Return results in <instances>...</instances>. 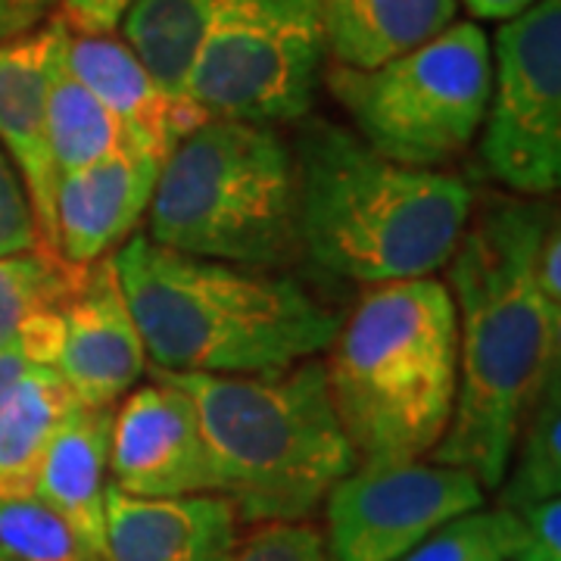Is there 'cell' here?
Instances as JSON below:
<instances>
[{
    "label": "cell",
    "instance_id": "obj_1",
    "mask_svg": "<svg viewBox=\"0 0 561 561\" xmlns=\"http://www.w3.org/2000/svg\"><path fill=\"white\" fill-rule=\"evenodd\" d=\"M552 209L493 197L468 219L446 287L459 324V387L431 461L500 490L527 412L559 375L561 309L537 284V250Z\"/></svg>",
    "mask_w": 561,
    "mask_h": 561
},
{
    "label": "cell",
    "instance_id": "obj_2",
    "mask_svg": "<svg viewBox=\"0 0 561 561\" xmlns=\"http://www.w3.org/2000/svg\"><path fill=\"white\" fill-rule=\"evenodd\" d=\"M113 265L160 371L275 375L328 353L341 331V312L275 268L187 256L144 231Z\"/></svg>",
    "mask_w": 561,
    "mask_h": 561
},
{
    "label": "cell",
    "instance_id": "obj_3",
    "mask_svg": "<svg viewBox=\"0 0 561 561\" xmlns=\"http://www.w3.org/2000/svg\"><path fill=\"white\" fill-rule=\"evenodd\" d=\"M297 165L300 250L334 278L375 287L446 268L474 209L459 175L387 160L334 122L300 119Z\"/></svg>",
    "mask_w": 561,
    "mask_h": 561
},
{
    "label": "cell",
    "instance_id": "obj_4",
    "mask_svg": "<svg viewBox=\"0 0 561 561\" xmlns=\"http://www.w3.org/2000/svg\"><path fill=\"white\" fill-rule=\"evenodd\" d=\"M324 378L359 465L431 456L459 387V324L446 280L365 287L328 346Z\"/></svg>",
    "mask_w": 561,
    "mask_h": 561
},
{
    "label": "cell",
    "instance_id": "obj_5",
    "mask_svg": "<svg viewBox=\"0 0 561 561\" xmlns=\"http://www.w3.org/2000/svg\"><path fill=\"white\" fill-rule=\"evenodd\" d=\"M162 375L194 402L216 493L243 522H306L359 468L321 359L275 375Z\"/></svg>",
    "mask_w": 561,
    "mask_h": 561
},
{
    "label": "cell",
    "instance_id": "obj_6",
    "mask_svg": "<svg viewBox=\"0 0 561 561\" xmlns=\"http://www.w3.org/2000/svg\"><path fill=\"white\" fill-rule=\"evenodd\" d=\"M144 234L201 260L294 265L302 250L290 144L275 125L206 119L162 160Z\"/></svg>",
    "mask_w": 561,
    "mask_h": 561
},
{
    "label": "cell",
    "instance_id": "obj_7",
    "mask_svg": "<svg viewBox=\"0 0 561 561\" xmlns=\"http://www.w3.org/2000/svg\"><path fill=\"white\" fill-rule=\"evenodd\" d=\"M321 81L371 150L402 165L437 169L461 157L481 131L493 54L478 22H453L375 69L331 62Z\"/></svg>",
    "mask_w": 561,
    "mask_h": 561
},
{
    "label": "cell",
    "instance_id": "obj_8",
    "mask_svg": "<svg viewBox=\"0 0 561 561\" xmlns=\"http://www.w3.org/2000/svg\"><path fill=\"white\" fill-rule=\"evenodd\" d=\"M319 0H221L187 72V101L206 119L300 122L324 79Z\"/></svg>",
    "mask_w": 561,
    "mask_h": 561
},
{
    "label": "cell",
    "instance_id": "obj_9",
    "mask_svg": "<svg viewBox=\"0 0 561 561\" xmlns=\"http://www.w3.org/2000/svg\"><path fill=\"white\" fill-rule=\"evenodd\" d=\"M490 54L483 165L512 194L552 197L561 184V0H537L502 22Z\"/></svg>",
    "mask_w": 561,
    "mask_h": 561
},
{
    "label": "cell",
    "instance_id": "obj_10",
    "mask_svg": "<svg viewBox=\"0 0 561 561\" xmlns=\"http://www.w3.org/2000/svg\"><path fill=\"white\" fill-rule=\"evenodd\" d=\"M321 505L328 561H397L446 522L483 508V486L440 461L359 465Z\"/></svg>",
    "mask_w": 561,
    "mask_h": 561
},
{
    "label": "cell",
    "instance_id": "obj_11",
    "mask_svg": "<svg viewBox=\"0 0 561 561\" xmlns=\"http://www.w3.org/2000/svg\"><path fill=\"white\" fill-rule=\"evenodd\" d=\"M110 478L128 496L179 500L216 493V474L191 397L153 371L113 409Z\"/></svg>",
    "mask_w": 561,
    "mask_h": 561
},
{
    "label": "cell",
    "instance_id": "obj_12",
    "mask_svg": "<svg viewBox=\"0 0 561 561\" xmlns=\"http://www.w3.org/2000/svg\"><path fill=\"white\" fill-rule=\"evenodd\" d=\"M57 375L88 409H113L144 378L147 350L113 256L91 262L62 309Z\"/></svg>",
    "mask_w": 561,
    "mask_h": 561
},
{
    "label": "cell",
    "instance_id": "obj_13",
    "mask_svg": "<svg viewBox=\"0 0 561 561\" xmlns=\"http://www.w3.org/2000/svg\"><path fill=\"white\" fill-rule=\"evenodd\" d=\"M62 32L66 25L54 16L22 38L0 41V147L20 172L35 213L41 247L50 253H57V169L47 138V91Z\"/></svg>",
    "mask_w": 561,
    "mask_h": 561
},
{
    "label": "cell",
    "instance_id": "obj_14",
    "mask_svg": "<svg viewBox=\"0 0 561 561\" xmlns=\"http://www.w3.org/2000/svg\"><path fill=\"white\" fill-rule=\"evenodd\" d=\"M162 160L144 150H119L57 181L54 228L57 253L72 265L113 256L128 241L157 191Z\"/></svg>",
    "mask_w": 561,
    "mask_h": 561
},
{
    "label": "cell",
    "instance_id": "obj_15",
    "mask_svg": "<svg viewBox=\"0 0 561 561\" xmlns=\"http://www.w3.org/2000/svg\"><path fill=\"white\" fill-rule=\"evenodd\" d=\"M62 54L72 76L125 125L140 150L157 160H165L181 138L206 122L194 103L169 94L116 35H72L66 28Z\"/></svg>",
    "mask_w": 561,
    "mask_h": 561
},
{
    "label": "cell",
    "instance_id": "obj_16",
    "mask_svg": "<svg viewBox=\"0 0 561 561\" xmlns=\"http://www.w3.org/2000/svg\"><path fill=\"white\" fill-rule=\"evenodd\" d=\"M238 546V512L219 496L144 500L106 486L103 561H228Z\"/></svg>",
    "mask_w": 561,
    "mask_h": 561
},
{
    "label": "cell",
    "instance_id": "obj_17",
    "mask_svg": "<svg viewBox=\"0 0 561 561\" xmlns=\"http://www.w3.org/2000/svg\"><path fill=\"white\" fill-rule=\"evenodd\" d=\"M113 409L79 405L54 434L35 481V500L57 512L101 559L106 542Z\"/></svg>",
    "mask_w": 561,
    "mask_h": 561
},
{
    "label": "cell",
    "instance_id": "obj_18",
    "mask_svg": "<svg viewBox=\"0 0 561 561\" xmlns=\"http://www.w3.org/2000/svg\"><path fill=\"white\" fill-rule=\"evenodd\" d=\"M324 44L334 66L375 69L437 38L459 0H319Z\"/></svg>",
    "mask_w": 561,
    "mask_h": 561
},
{
    "label": "cell",
    "instance_id": "obj_19",
    "mask_svg": "<svg viewBox=\"0 0 561 561\" xmlns=\"http://www.w3.org/2000/svg\"><path fill=\"white\" fill-rule=\"evenodd\" d=\"M88 265H72L50 250L0 256V350L32 346L44 365H57L62 309L76 297Z\"/></svg>",
    "mask_w": 561,
    "mask_h": 561
},
{
    "label": "cell",
    "instance_id": "obj_20",
    "mask_svg": "<svg viewBox=\"0 0 561 561\" xmlns=\"http://www.w3.org/2000/svg\"><path fill=\"white\" fill-rule=\"evenodd\" d=\"M81 402L54 365H35L0 400V502L35 496L47 446Z\"/></svg>",
    "mask_w": 561,
    "mask_h": 561
},
{
    "label": "cell",
    "instance_id": "obj_21",
    "mask_svg": "<svg viewBox=\"0 0 561 561\" xmlns=\"http://www.w3.org/2000/svg\"><path fill=\"white\" fill-rule=\"evenodd\" d=\"M62 47H66V32L54 54L50 91H47V138H50L57 181L91 162L106 160L119 150H140L125 131V125L72 76Z\"/></svg>",
    "mask_w": 561,
    "mask_h": 561
},
{
    "label": "cell",
    "instance_id": "obj_22",
    "mask_svg": "<svg viewBox=\"0 0 561 561\" xmlns=\"http://www.w3.org/2000/svg\"><path fill=\"white\" fill-rule=\"evenodd\" d=\"M219 3L221 0H135L119 25L125 35L122 41L169 94L187 101V72Z\"/></svg>",
    "mask_w": 561,
    "mask_h": 561
},
{
    "label": "cell",
    "instance_id": "obj_23",
    "mask_svg": "<svg viewBox=\"0 0 561 561\" xmlns=\"http://www.w3.org/2000/svg\"><path fill=\"white\" fill-rule=\"evenodd\" d=\"M561 490V371L527 412L500 483L502 508L559 496Z\"/></svg>",
    "mask_w": 561,
    "mask_h": 561
},
{
    "label": "cell",
    "instance_id": "obj_24",
    "mask_svg": "<svg viewBox=\"0 0 561 561\" xmlns=\"http://www.w3.org/2000/svg\"><path fill=\"white\" fill-rule=\"evenodd\" d=\"M0 549L16 561H103L35 496L0 502Z\"/></svg>",
    "mask_w": 561,
    "mask_h": 561
},
{
    "label": "cell",
    "instance_id": "obj_25",
    "mask_svg": "<svg viewBox=\"0 0 561 561\" xmlns=\"http://www.w3.org/2000/svg\"><path fill=\"white\" fill-rule=\"evenodd\" d=\"M508 508H474L437 527L397 561H508Z\"/></svg>",
    "mask_w": 561,
    "mask_h": 561
},
{
    "label": "cell",
    "instance_id": "obj_26",
    "mask_svg": "<svg viewBox=\"0 0 561 561\" xmlns=\"http://www.w3.org/2000/svg\"><path fill=\"white\" fill-rule=\"evenodd\" d=\"M228 561H328V549L312 524H262L250 540L231 549Z\"/></svg>",
    "mask_w": 561,
    "mask_h": 561
},
{
    "label": "cell",
    "instance_id": "obj_27",
    "mask_svg": "<svg viewBox=\"0 0 561 561\" xmlns=\"http://www.w3.org/2000/svg\"><path fill=\"white\" fill-rule=\"evenodd\" d=\"M508 515H512L508 561H561L559 496L508 508Z\"/></svg>",
    "mask_w": 561,
    "mask_h": 561
},
{
    "label": "cell",
    "instance_id": "obj_28",
    "mask_svg": "<svg viewBox=\"0 0 561 561\" xmlns=\"http://www.w3.org/2000/svg\"><path fill=\"white\" fill-rule=\"evenodd\" d=\"M35 247H41V238L32 203L16 165L0 147V256H13Z\"/></svg>",
    "mask_w": 561,
    "mask_h": 561
},
{
    "label": "cell",
    "instance_id": "obj_29",
    "mask_svg": "<svg viewBox=\"0 0 561 561\" xmlns=\"http://www.w3.org/2000/svg\"><path fill=\"white\" fill-rule=\"evenodd\" d=\"M135 0H60L57 20L72 35H116Z\"/></svg>",
    "mask_w": 561,
    "mask_h": 561
},
{
    "label": "cell",
    "instance_id": "obj_30",
    "mask_svg": "<svg viewBox=\"0 0 561 561\" xmlns=\"http://www.w3.org/2000/svg\"><path fill=\"white\" fill-rule=\"evenodd\" d=\"M60 0H0V41H13L41 28Z\"/></svg>",
    "mask_w": 561,
    "mask_h": 561
},
{
    "label": "cell",
    "instance_id": "obj_31",
    "mask_svg": "<svg viewBox=\"0 0 561 561\" xmlns=\"http://www.w3.org/2000/svg\"><path fill=\"white\" fill-rule=\"evenodd\" d=\"M534 272H537V284L546 294V300L561 309V225L556 213H552V219H549L546 231H542Z\"/></svg>",
    "mask_w": 561,
    "mask_h": 561
},
{
    "label": "cell",
    "instance_id": "obj_32",
    "mask_svg": "<svg viewBox=\"0 0 561 561\" xmlns=\"http://www.w3.org/2000/svg\"><path fill=\"white\" fill-rule=\"evenodd\" d=\"M35 365H44L38 353L32 346H7L0 350V400L10 393V387L20 381L25 371H32Z\"/></svg>",
    "mask_w": 561,
    "mask_h": 561
},
{
    "label": "cell",
    "instance_id": "obj_33",
    "mask_svg": "<svg viewBox=\"0 0 561 561\" xmlns=\"http://www.w3.org/2000/svg\"><path fill=\"white\" fill-rule=\"evenodd\" d=\"M465 7H468V13L471 16H478V20H512V16H518L524 10H530L537 0H461Z\"/></svg>",
    "mask_w": 561,
    "mask_h": 561
},
{
    "label": "cell",
    "instance_id": "obj_34",
    "mask_svg": "<svg viewBox=\"0 0 561 561\" xmlns=\"http://www.w3.org/2000/svg\"><path fill=\"white\" fill-rule=\"evenodd\" d=\"M0 561H16V559H13V556H7V552L0 549Z\"/></svg>",
    "mask_w": 561,
    "mask_h": 561
}]
</instances>
